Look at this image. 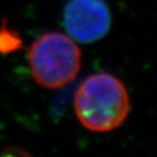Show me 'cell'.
Returning <instances> with one entry per match:
<instances>
[{
  "label": "cell",
  "instance_id": "1",
  "mask_svg": "<svg viewBox=\"0 0 157 157\" xmlns=\"http://www.w3.org/2000/svg\"><path fill=\"white\" fill-rule=\"evenodd\" d=\"M78 122L92 132L119 128L130 113V95L124 83L109 72H96L78 85L73 99Z\"/></svg>",
  "mask_w": 157,
  "mask_h": 157
},
{
  "label": "cell",
  "instance_id": "2",
  "mask_svg": "<svg viewBox=\"0 0 157 157\" xmlns=\"http://www.w3.org/2000/svg\"><path fill=\"white\" fill-rule=\"evenodd\" d=\"M27 59L34 81L48 90H58L72 82L82 64L76 42L60 32L39 36L29 46Z\"/></svg>",
  "mask_w": 157,
  "mask_h": 157
},
{
  "label": "cell",
  "instance_id": "3",
  "mask_svg": "<svg viewBox=\"0 0 157 157\" xmlns=\"http://www.w3.org/2000/svg\"><path fill=\"white\" fill-rule=\"evenodd\" d=\"M63 24L75 42L91 44L108 34L111 13L105 0H69L63 9Z\"/></svg>",
  "mask_w": 157,
  "mask_h": 157
},
{
  "label": "cell",
  "instance_id": "4",
  "mask_svg": "<svg viewBox=\"0 0 157 157\" xmlns=\"http://www.w3.org/2000/svg\"><path fill=\"white\" fill-rule=\"evenodd\" d=\"M23 46V40L19 33L10 29L7 21L3 20L0 25V54L7 55L17 52Z\"/></svg>",
  "mask_w": 157,
  "mask_h": 157
}]
</instances>
